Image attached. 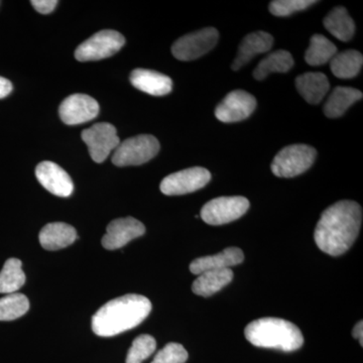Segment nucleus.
I'll list each match as a JSON object with an SVG mask.
<instances>
[{
  "label": "nucleus",
  "mask_w": 363,
  "mask_h": 363,
  "mask_svg": "<svg viewBox=\"0 0 363 363\" xmlns=\"http://www.w3.org/2000/svg\"><path fill=\"white\" fill-rule=\"evenodd\" d=\"M362 208L358 203L343 200L327 208L315 229L317 247L332 257H338L352 247L359 234Z\"/></svg>",
  "instance_id": "nucleus-1"
},
{
  "label": "nucleus",
  "mask_w": 363,
  "mask_h": 363,
  "mask_svg": "<svg viewBox=\"0 0 363 363\" xmlns=\"http://www.w3.org/2000/svg\"><path fill=\"white\" fill-rule=\"evenodd\" d=\"M152 311L147 297L128 294L109 301L92 318V330L101 337H111L135 328Z\"/></svg>",
  "instance_id": "nucleus-2"
},
{
  "label": "nucleus",
  "mask_w": 363,
  "mask_h": 363,
  "mask_svg": "<svg viewBox=\"0 0 363 363\" xmlns=\"http://www.w3.org/2000/svg\"><path fill=\"white\" fill-rule=\"evenodd\" d=\"M245 338L252 345L262 348H274L291 352L304 344L300 329L292 322L279 318H260L247 325Z\"/></svg>",
  "instance_id": "nucleus-3"
},
{
  "label": "nucleus",
  "mask_w": 363,
  "mask_h": 363,
  "mask_svg": "<svg viewBox=\"0 0 363 363\" xmlns=\"http://www.w3.org/2000/svg\"><path fill=\"white\" fill-rule=\"evenodd\" d=\"M316 157V150L310 145L302 143L289 145L274 157L272 162V173L279 178L301 175L311 168Z\"/></svg>",
  "instance_id": "nucleus-4"
},
{
  "label": "nucleus",
  "mask_w": 363,
  "mask_h": 363,
  "mask_svg": "<svg viewBox=\"0 0 363 363\" xmlns=\"http://www.w3.org/2000/svg\"><path fill=\"white\" fill-rule=\"evenodd\" d=\"M160 147L159 140L154 135L133 136L119 143L112 162L117 167L140 166L156 157Z\"/></svg>",
  "instance_id": "nucleus-5"
},
{
  "label": "nucleus",
  "mask_w": 363,
  "mask_h": 363,
  "mask_svg": "<svg viewBox=\"0 0 363 363\" xmlns=\"http://www.w3.org/2000/svg\"><path fill=\"white\" fill-rule=\"evenodd\" d=\"M125 44V39L121 33L116 30H104L95 33L75 51V58L79 62L99 61L109 58Z\"/></svg>",
  "instance_id": "nucleus-6"
},
{
  "label": "nucleus",
  "mask_w": 363,
  "mask_h": 363,
  "mask_svg": "<svg viewBox=\"0 0 363 363\" xmlns=\"http://www.w3.org/2000/svg\"><path fill=\"white\" fill-rule=\"evenodd\" d=\"M250 208V201L241 196L218 197L206 203L201 209V218L209 225H222L238 220Z\"/></svg>",
  "instance_id": "nucleus-7"
},
{
  "label": "nucleus",
  "mask_w": 363,
  "mask_h": 363,
  "mask_svg": "<svg viewBox=\"0 0 363 363\" xmlns=\"http://www.w3.org/2000/svg\"><path fill=\"white\" fill-rule=\"evenodd\" d=\"M218 40L219 33L216 28H202L177 40L172 47V52L180 61H193L211 51Z\"/></svg>",
  "instance_id": "nucleus-8"
},
{
  "label": "nucleus",
  "mask_w": 363,
  "mask_h": 363,
  "mask_svg": "<svg viewBox=\"0 0 363 363\" xmlns=\"http://www.w3.org/2000/svg\"><path fill=\"white\" fill-rule=\"evenodd\" d=\"M210 180L211 174L208 169L194 167L166 177L162 181L160 188L164 195H185L205 187Z\"/></svg>",
  "instance_id": "nucleus-9"
},
{
  "label": "nucleus",
  "mask_w": 363,
  "mask_h": 363,
  "mask_svg": "<svg viewBox=\"0 0 363 363\" xmlns=\"http://www.w3.org/2000/svg\"><path fill=\"white\" fill-rule=\"evenodd\" d=\"M83 142L87 145L93 161L104 162L121 143L116 128L111 123H96L82 131Z\"/></svg>",
  "instance_id": "nucleus-10"
},
{
  "label": "nucleus",
  "mask_w": 363,
  "mask_h": 363,
  "mask_svg": "<svg viewBox=\"0 0 363 363\" xmlns=\"http://www.w3.org/2000/svg\"><path fill=\"white\" fill-rule=\"evenodd\" d=\"M255 107L257 99L252 94L247 91L235 90L228 93L217 105L215 116L222 123H238L252 116Z\"/></svg>",
  "instance_id": "nucleus-11"
},
{
  "label": "nucleus",
  "mask_w": 363,
  "mask_h": 363,
  "mask_svg": "<svg viewBox=\"0 0 363 363\" xmlns=\"http://www.w3.org/2000/svg\"><path fill=\"white\" fill-rule=\"evenodd\" d=\"M59 113L64 123L78 125L94 119L99 114V104L89 95L73 94L60 105Z\"/></svg>",
  "instance_id": "nucleus-12"
},
{
  "label": "nucleus",
  "mask_w": 363,
  "mask_h": 363,
  "mask_svg": "<svg viewBox=\"0 0 363 363\" xmlns=\"http://www.w3.org/2000/svg\"><path fill=\"white\" fill-rule=\"evenodd\" d=\"M145 233V225L133 217L116 219L107 226L106 233L102 238V245L108 250H117Z\"/></svg>",
  "instance_id": "nucleus-13"
},
{
  "label": "nucleus",
  "mask_w": 363,
  "mask_h": 363,
  "mask_svg": "<svg viewBox=\"0 0 363 363\" xmlns=\"http://www.w3.org/2000/svg\"><path fill=\"white\" fill-rule=\"evenodd\" d=\"M35 176L40 185L52 194L69 197L74 191V184L68 173L52 162H43L35 169Z\"/></svg>",
  "instance_id": "nucleus-14"
},
{
  "label": "nucleus",
  "mask_w": 363,
  "mask_h": 363,
  "mask_svg": "<svg viewBox=\"0 0 363 363\" xmlns=\"http://www.w3.org/2000/svg\"><path fill=\"white\" fill-rule=\"evenodd\" d=\"M130 82L136 89L152 96H164L173 89V81L171 78L159 72L147 69H135L131 72Z\"/></svg>",
  "instance_id": "nucleus-15"
},
{
  "label": "nucleus",
  "mask_w": 363,
  "mask_h": 363,
  "mask_svg": "<svg viewBox=\"0 0 363 363\" xmlns=\"http://www.w3.org/2000/svg\"><path fill=\"white\" fill-rule=\"evenodd\" d=\"M272 44H274L272 35L262 30L245 35V39L241 40L238 55L234 59L233 70H240L241 67L245 66L257 55L269 52L272 49Z\"/></svg>",
  "instance_id": "nucleus-16"
},
{
  "label": "nucleus",
  "mask_w": 363,
  "mask_h": 363,
  "mask_svg": "<svg viewBox=\"0 0 363 363\" xmlns=\"http://www.w3.org/2000/svg\"><path fill=\"white\" fill-rule=\"evenodd\" d=\"M243 259H245V255L240 248L227 247L223 252L217 255H208V257L193 260L192 264H190V271L198 276L207 271L230 269L231 267L241 264Z\"/></svg>",
  "instance_id": "nucleus-17"
},
{
  "label": "nucleus",
  "mask_w": 363,
  "mask_h": 363,
  "mask_svg": "<svg viewBox=\"0 0 363 363\" xmlns=\"http://www.w3.org/2000/svg\"><path fill=\"white\" fill-rule=\"evenodd\" d=\"M296 87L308 104H318L326 96L330 85L325 74L310 72L298 76L296 79Z\"/></svg>",
  "instance_id": "nucleus-18"
},
{
  "label": "nucleus",
  "mask_w": 363,
  "mask_h": 363,
  "mask_svg": "<svg viewBox=\"0 0 363 363\" xmlns=\"http://www.w3.org/2000/svg\"><path fill=\"white\" fill-rule=\"evenodd\" d=\"M40 243L45 250H59L71 245L77 238L73 226L64 222L47 224L40 233Z\"/></svg>",
  "instance_id": "nucleus-19"
},
{
  "label": "nucleus",
  "mask_w": 363,
  "mask_h": 363,
  "mask_svg": "<svg viewBox=\"0 0 363 363\" xmlns=\"http://www.w3.org/2000/svg\"><path fill=\"white\" fill-rule=\"evenodd\" d=\"M233 279V272L230 269L204 272L198 274V278L193 283L192 291L196 295L210 297L228 285Z\"/></svg>",
  "instance_id": "nucleus-20"
},
{
  "label": "nucleus",
  "mask_w": 363,
  "mask_h": 363,
  "mask_svg": "<svg viewBox=\"0 0 363 363\" xmlns=\"http://www.w3.org/2000/svg\"><path fill=\"white\" fill-rule=\"evenodd\" d=\"M362 91L350 87H336L324 105L325 116L329 118L342 116L346 111L358 100L362 99Z\"/></svg>",
  "instance_id": "nucleus-21"
},
{
  "label": "nucleus",
  "mask_w": 363,
  "mask_h": 363,
  "mask_svg": "<svg viewBox=\"0 0 363 363\" xmlns=\"http://www.w3.org/2000/svg\"><path fill=\"white\" fill-rule=\"evenodd\" d=\"M323 23L326 30L341 42H348L354 35L355 23L345 7L338 6L332 9Z\"/></svg>",
  "instance_id": "nucleus-22"
},
{
  "label": "nucleus",
  "mask_w": 363,
  "mask_h": 363,
  "mask_svg": "<svg viewBox=\"0 0 363 363\" xmlns=\"http://www.w3.org/2000/svg\"><path fill=\"white\" fill-rule=\"evenodd\" d=\"M362 65V54L355 50L337 52L330 61L332 73L335 77L340 79L357 77Z\"/></svg>",
  "instance_id": "nucleus-23"
},
{
  "label": "nucleus",
  "mask_w": 363,
  "mask_h": 363,
  "mask_svg": "<svg viewBox=\"0 0 363 363\" xmlns=\"http://www.w3.org/2000/svg\"><path fill=\"white\" fill-rule=\"evenodd\" d=\"M293 66L294 59L291 52L279 50L259 62V65L253 71V77L257 80H264L271 73H286L290 71Z\"/></svg>",
  "instance_id": "nucleus-24"
},
{
  "label": "nucleus",
  "mask_w": 363,
  "mask_h": 363,
  "mask_svg": "<svg viewBox=\"0 0 363 363\" xmlns=\"http://www.w3.org/2000/svg\"><path fill=\"white\" fill-rule=\"evenodd\" d=\"M337 54L336 45L322 35H314L305 54V60L310 66H321L330 62Z\"/></svg>",
  "instance_id": "nucleus-25"
},
{
  "label": "nucleus",
  "mask_w": 363,
  "mask_h": 363,
  "mask_svg": "<svg viewBox=\"0 0 363 363\" xmlns=\"http://www.w3.org/2000/svg\"><path fill=\"white\" fill-rule=\"evenodd\" d=\"M21 262L18 259H9L0 272V293L13 294L25 285L26 274L21 269Z\"/></svg>",
  "instance_id": "nucleus-26"
},
{
  "label": "nucleus",
  "mask_w": 363,
  "mask_h": 363,
  "mask_svg": "<svg viewBox=\"0 0 363 363\" xmlns=\"http://www.w3.org/2000/svg\"><path fill=\"white\" fill-rule=\"evenodd\" d=\"M30 309L28 298L23 294H9L0 298V321H13Z\"/></svg>",
  "instance_id": "nucleus-27"
},
{
  "label": "nucleus",
  "mask_w": 363,
  "mask_h": 363,
  "mask_svg": "<svg viewBox=\"0 0 363 363\" xmlns=\"http://www.w3.org/2000/svg\"><path fill=\"white\" fill-rule=\"evenodd\" d=\"M156 339L147 334L138 336L131 344L126 357V363H143L156 351Z\"/></svg>",
  "instance_id": "nucleus-28"
},
{
  "label": "nucleus",
  "mask_w": 363,
  "mask_h": 363,
  "mask_svg": "<svg viewBox=\"0 0 363 363\" xmlns=\"http://www.w3.org/2000/svg\"><path fill=\"white\" fill-rule=\"evenodd\" d=\"M316 4L313 0H274L269 4V11L276 16H289Z\"/></svg>",
  "instance_id": "nucleus-29"
},
{
  "label": "nucleus",
  "mask_w": 363,
  "mask_h": 363,
  "mask_svg": "<svg viewBox=\"0 0 363 363\" xmlns=\"http://www.w3.org/2000/svg\"><path fill=\"white\" fill-rule=\"evenodd\" d=\"M188 359L187 350L179 343H169L160 350L152 363H185Z\"/></svg>",
  "instance_id": "nucleus-30"
},
{
  "label": "nucleus",
  "mask_w": 363,
  "mask_h": 363,
  "mask_svg": "<svg viewBox=\"0 0 363 363\" xmlns=\"http://www.w3.org/2000/svg\"><path fill=\"white\" fill-rule=\"evenodd\" d=\"M33 9L38 11V13L42 14H49L52 13L58 6V1L57 0H33L30 1Z\"/></svg>",
  "instance_id": "nucleus-31"
},
{
  "label": "nucleus",
  "mask_w": 363,
  "mask_h": 363,
  "mask_svg": "<svg viewBox=\"0 0 363 363\" xmlns=\"http://www.w3.org/2000/svg\"><path fill=\"white\" fill-rule=\"evenodd\" d=\"M13 91V84L11 81L4 77H0V99L6 98Z\"/></svg>",
  "instance_id": "nucleus-32"
},
{
  "label": "nucleus",
  "mask_w": 363,
  "mask_h": 363,
  "mask_svg": "<svg viewBox=\"0 0 363 363\" xmlns=\"http://www.w3.org/2000/svg\"><path fill=\"white\" fill-rule=\"evenodd\" d=\"M353 337L357 339L360 342V345H363V322L359 321L357 325H355L354 328H353L352 331Z\"/></svg>",
  "instance_id": "nucleus-33"
},
{
  "label": "nucleus",
  "mask_w": 363,
  "mask_h": 363,
  "mask_svg": "<svg viewBox=\"0 0 363 363\" xmlns=\"http://www.w3.org/2000/svg\"><path fill=\"white\" fill-rule=\"evenodd\" d=\"M0 4H1V2H0Z\"/></svg>",
  "instance_id": "nucleus-34"
}]
</instances>
